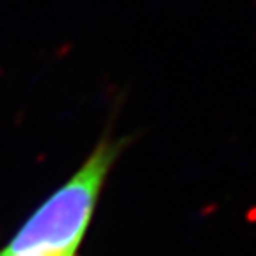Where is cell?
I'll use <instances>...</instances> for the list:
<instances>
[{
	"mask_svg": "<svg viewBox=\"0 0 256 256\" xmlns=\"http://www.w3.org/2000/svg\"><path fill=\"white\" fill-rule=\"evenodd\" d=\"M124 140L104 136L78 171L25 220L4 251L75 256L91 222L105 178Z\"/></svg>",
	"mask_w": 256,
	"mask_h": 256,
	"instance_id": "1",
	"label": "cell"
},
{
	"mask_svg": "<svg viewBox=\"0 0 256 256\" xmlns=\"http://www.w3.org/2000/svg\"><path fill=\"white\" fill-rule=\"evenodd\" d=\"M0 256H66V254H57V252H41V251H28V252H8V251H0Z\"/></svg>",
	"mask_w": 256,
	"mask_h": 256,
	"instance_id": "2",
	"label": "cell"
}]
</instances>
